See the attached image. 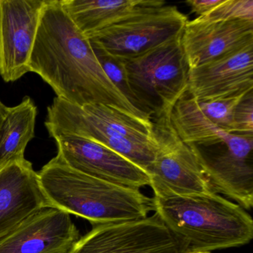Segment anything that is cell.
<instances>
[{
	"mask_svg": "<svg viewBox=\"0 0 253 253\" xmlns=\"http://www.w3.org/2000/svg\"><path fill=\"white\" fill-rule=\"evenodd\" d=\"M29 68L51 87L57 97L72 104L108 105L151 120L111 82L91 41L74 24L60 0H46Z\"/></svg>",
	"mask_w": 253,
	"mask_h": 253,
	"instance_id": "1",
	"label": "cell"
},
{
	"mask_svg": "<svg viewBox=\"0 0 253 253\" xmlns=\"http://www.w3.org/2000/svg\"><path fill=\"white\" fill-rule=\"evenodd\" d=\"M50 207L88 220L93 226L139 220L155 211L154 198L77 171L54 157L38 171Z\"/></svg>",
	"mask_w": 253,
	"mask_h": 253,
	"instance_id": "2",
	"label": "cell"
},
{
	"mask_svg": "<svg viewBox=\"0 0 253 253\" xmlns=\"http://www.w3.org/2000/svg\"><path fill=\"white\" fill-rule=\"evenodd\" d=\"M154 199L155 213L175 238L180 253L241 247L253 239L250 214L218 194Z\"/></svg>",
	"mask_w": 253,
	"mask_h": 253,
	"instance_id": "3",
	"label": "cell"
},
{
	"mask_svg": "<svg viewBox=\"0 0 253 253\" xmlns=\"http://www.w3.org/2000/svg\"><path fill=\"white\" fill-rule=\"evenodd\" d=\"M45 126L49 135L66 133L90 139L118 152L146 171L156 158L152 120L113 106L98 103L78 106L56 97L47 109Z\"/></svg>",
	"mask_w": 253,
	"mask_h": 253,
	"instance_id": "4",
	"label": "cell"
},
{
	"mask_svg": "<svg viewBox=\"0 0 253 253\" xmlns=\"http://www.w3.org/2000/svg\"><path fill=\"white\" fill-rule=\"evenodd\" d=\"M181 36L140 55L124 58L139 109L151 120L169 115L176 103L187 92L190 69Z\"/></svg>",
	"mask_w": 253,
	"mask_h": 253,
	"instance_id": "5",
	"label": "cell"
},
{
	"mask_svg": "<svg viewBox=\"0 0 253 253\" xmlns=\"http://www.w3.org/2000/svg\"><path fill=\"white\" fill-rule=\"evenodd\" d=\"M152 121L157 154L147 172L155 198L213 192L193 149L180 138L170 115Z\"/></svg>",
	"mask_w": 253,
	"mask_h": 253,
	"instance_id": "6",
	"label": "cell"
},
{
	"mask_svg": "<svg viewBox=\"0 0 253 253\" xmlns=\"http://www.w3.org/2000/svg\"><path fill=\"white\" fill-rule=\"evenodd\" d=\"M188 18L175 6L146 7L132 17L91 36L111 54L131 58L180 36Z\"/></svg>",
	"mask_w": 253,
	"mask_h": 253,
	"instance_id": "7",
	"label": "cell"
},
{
	"mask_svg": "<svg viewBox=\"0 0 253 253\" xmlns=\"http://www.w3.org/2000/svg\"><path fill=\"white\" fill-rule=\"evenodd\" d=\"M68 253H180L156 214L139 220L96 225Z\"/></svg>",
	"mask_w": 253,
	"mask_h": 253,
	"instance_id": "8",
	"label": "cell"
},
{
	"mask_svg": "<svg viewBox=\"0 0 253 253\" xmlns=\"http://www.w3.org/2000/svg\"><path fill=\"white\" fill-rule=\"evenodd\" d=\"M46 0H0V76L15 82L29 63Z\"/></svg>",
	"mask_w": 253,
	"mask_h": 253,
	"instance_id": "9",
	"label": "cell"
},
{
	"mask_svg": "<svg viewBox=\"0 0 253 253\" xmlns=\"http://www.w3.org/2000/svg\"><path fill=\"white\" fill-rule=\"evenodd\" d=\"M57 155L71 168L121 186L140 189L149 186L147 171L112 149L90 139L54 133Z\"/></svg>",
	"mask_w": 253,
	"mask_h": 253,
	"instance_id": "10",
	"label": "cell"
},
{
	"mask_svg": "<svg viewBox=\"0 0 253 253\" xmlns=\"http://www.w3.org/2000/svg\"><path fill=\"white\" fill-rule=\"evenodd\" d=\"M80 238L69 213L47 207L0 238V253H68Z\"/></svg>",
	"mask_w": 253,
	"mask_h": 253,
	"instance_id": "11",
	"label": "cell"
},
{
	"mask_svg": "<svg viewBox=\"0 0 253 253\" xmlns=\"http://www.w3.org/2000/svg\"><path fill=\"white\" fill-rule=\"evenodd\" d=\"M47 207L38 172L30 161L17 158L0 167V238Z\"/></svg>",
	"mask_w": 253,
	"mask_h": 253,
	"instance_id": "12",
	"label": "cell"
},
{
	"mask_svg": "<svg viewBox=\"0 0 253 253\" xmlns=\"http://www.w3.org/2000/svg\"><path fill=\"white\" fill-rule=\"evenodd\" d=\"M253 42L189 70L187 93L198 101L253 89Z\"/></svg>",
	"mask_w": 253,
	"mask_h": 253,
	"instance_id": "13",
	"label": "cell"
},
{
	"mask_svg": "<svg viewBox=\"0 0 253 253\" xmlns=\"http://www.w3.org/2000/svg\"><path fill=\"white\" fill-rule=\"evenodd\" d=\"M214 193L223 194L244 210L253 206V157L237 153L224 143L189 145Z\"/></svg>",
	"mask_w": 253,
	"mask_h": 253,
	"instance_id": "14",
	"label": "cell"
},
{
	"mask_svg": "<svg viewBox=\"0 0 253 253\" xmlns=\"http://www.w3.org/2000/svg\"><path fill=\"white\" fill-rule=\"evenodd\" d=\"M253 42V21L208 23L188 21L181 43L189 69L211 61L233 50Z\"/></svg>",
	"mask_w": 253,
	"mask_h": 253,
	"instance_id": "15",
	"label": "cell"
},
{
	"mask_svg": "<svg viewBox=\"0 0 253 253\" xmlns=\"http://www.w3.org/2000/svg\"><path fill=\"white\" fill-rule=\"evenodd\" d=\"M170 121L183 141L188 145L207 146L224 143L231 150L253 156V136L229 134L211 122L187 92L174 105Z\"/></svg>",
	"mask_w": 253,
	"mask_h": 253,
	"instance_id": "16",
	"label": "cell"
},
{
	"mask_svg": "<svg viewBox=\"0 0 253 253\" xmlns=\"http://www.w3.org/2000/svg\"><path fill=\"white\" fill-rule=\"evenodd\" d=\"M60 2L74 24L88 39L132 17L146 7L165 2L159 0H60Z\"/></svg>",
	"mask_w": 253,
	"mask_h": 253,
	"instance_id": "17",
	"label": "cell"
},
{
	"mask_svg": "<svg viewBox=\"0 0 253 253\" xmlns=\"http://www.w3.org/2000/svg\"><path fill=\"white\" fill-rule=\"evenodd\" d=\"M38 107L30 97L8 108L0 129V167L8 161L25 158L28 143L35 137Z\"/></svg>",
	"mask_w": 253,
	"mask_h": 253,
	"instance_id": "18",
	"label": "cell"
},
{
	"mask_svg": "<svg viewBox=\"0 0 253 253\" xmlns=\"http://www.w3.org/2000/svg\"><path fill=\"white\" fill-rule=\"evenodd\" d=\"M90 41H91V44L92 45L93 50L95 53L96 57H97L99 63L101 65L106 76L109 78L111 82L117 87V88L122 93L123 95L134 107L139 109L135 97L131 91L129 82H128L125 59L124 57L115 55V54H111L95 41H92V40H90Z\"/></svg>",
	"mask_w": 253,
	"mask_h": 253,
	"instance_id": "19",
	"label": "cell"
},
{
	"mask_svg": "<svg viewBox=\"0 0 253 253\" xmlns=\"http://www.w3.org/2000/svg\"><path fill=\"white\" fill-rule=\"evenodd\" d=\"M253 89L244 90L230 95L198 101L200 110L216 126L232 134L234 112L246 95Z\"/></svg>",
	"mask_w": 253,
	"mask_h": 253,
	"instance_id": "20",
	"label": "cell"
},
{
	"mask_svg": "<svg viewBox=\"0 0 253 253\" xmlns=\"http://www.w3.org/2000/svg\"><path fill=\"white\" fill-rule=\"evenodd\" d=\"M200 21L208 23L247 20L253 21V0H223L207 15L197 17Z\"/></svg>",
	"mask_w": 253,
	"mask_h": 253,
	"instance_id": "21",
	"label": "cell"
},
{
	"mask_svg": "<svg viewBox=\"0 0 253 253\" xmlns=\"http://www.w3.org/2000/svg\"><path fill=\"white\" fill-rule=\"evenodd\" d=\"M232 134L253 136V91L244 97L234 112Z\"/></svg>",
	"mask_w": 253,
	"mask_h": 253,
	"instance_id": "22",
	"label": "cell"
},
{
	"mask_svg": "<svg viewBox=\"0 0 253 253\" xmlns=\"http://www.w3.org/2000/svg\"><path fill=\"white\" fill-rule=\"evenodd\" d=\"M223 0H188L186 3L190 6L192 12L198 17H203L212 11L223 2Z\"/></svg>",
	"mask_w": 253,
	"mask_h": 253,
	"instance_id": "23",
	"label": "cell"
},
{
	"mask_svg": "<svg viewBox=\"0 0 253 253\" xmlns=\"http://www.w3.org/2000/svg\"><path fill=\"white\" fill-rule=\"evenodd\" d=\"M8 106H5L2 100H0V129L2 128V124L4 120L8 113Z\"/></svg>",
	"mask_w": 253,
	"mask_h": 253,
	"instance_id": "24",
	"label": "cell"
},
{
	"mask_svg": "<svg viewBox=\"0 0 253 253\" xmlns=\"http://www.w3.org/2000/svg\"><path fill=\"white\" fill-rule=\"evenodd\" d=\"M210 253V252H195V253Z\"/></svg>",
	"mask_w": 253,
	"mask_h": 253,
	"instance_id": "25",
	"label": "cell"
}]
</instances>
